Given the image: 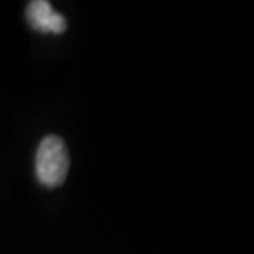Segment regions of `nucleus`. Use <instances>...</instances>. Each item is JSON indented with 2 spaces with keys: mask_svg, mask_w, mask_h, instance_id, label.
Returning a JSON list of instances; mask_svg holds the SVG:
<instances>
[{
  "mask_svg": "<svg viewBox=\"0 0 254 254\" xmlns=\"http://www.w3.org/2000/svg\"><path fill=\"white\" fill-rule=\"evenodd\" d=\"M27 20L40 33H63L66 30V18L55 12L47 0H33L27 7Z\"/></svg>",
  "mask_w": 254,
  "mask_h": 254,
  "instance_id": "2",
  "label": "nucleus"
},
{
  "mask_svg": "<svg viewBox=\"0 0 254 254\" xmlns=\"http://www.w3.org/2000/svg\"><path fill=\"white\" fill-rule=\"evenodd\" d=\"M35 164L40 184L50 189L62 185L69 170V155L63 139L58 135L45 137L38 145Z\"/></svg>",
  "mask_w": 254,
  "mask_h": 254,
  "instance_id": "1",
  "label": "nucleus"
}]
</instances>
